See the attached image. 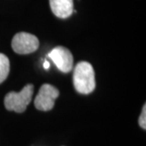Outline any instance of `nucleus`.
<instances>
[{
  "mask_svg": "<svg viewBox=\"0 0 146 146\" xmlns=\"http://www.w3.org/2000/svg\"><path fill=\"white\" fill-rule=\"evenodd\" d=\"M73 84L76 90L81 94L92 93L96 87L95 72L93 66L88 62L81 61L74 68Z\"/></svg>",
  "mask_w": 146,
  "mask_h": 146,
  "instance_id": "nucleus-1",
  "label": "nucleus"
},
{
  "mask_svg": "<svg viewBox=\"0 0 146 146\" xmlns=\"http://www.w3.org/2000/svg\"><path fill=\"white\" fill-rule=\"evenodd\" d=\"M34 86L29 84L25 85L21 92H10L4 98L6 109L13 110L16 113H22L26 110L28 105L30 103L33 94Z\"/></svg>",
  "mask_w": 146,
  "mask_h": 146,
  "instance_id": "nucleus-2",
  "label": "nucleus"
},
{
  "mask_svg": "<svg viewBox=\"0 0 146 146\" xmlns=\"http://www.w3.org/2000/svg\"><path fill=\"white\" fill-rule=\"evenodd\" d=\"M11 47L13 50L20 54H28L36 51L39 47V40L34 35L21 32L14 36Z\"/></svg>",
  "mask_w": 146,
  "mask_h": 146,
  "instance_id": "nucleus-3",
  "label": "nucleus"
},
{
  "mask_svg": "<svg viewBox=\"0 0 146 146\" xmlns=\"http://www.w3.org/2000/svg\"><path fill=\"white\" fill-rule=\"evenodd\" d=\"M59 95V91L51 84H43L34 100L36 109L42 111L50 110L54 106V101Z\"/></svg>",
  "mask_w": 146,
  "mask_h": 146,
  "instance_id": "nucleus-4",
  "label": "nucleus"
},
{
  "mask_svg": "<svg viewBox=\"0 0 146 146\" xmlns=\"http://www.w3.org/2000/svg\"><path fill=\"white\" fill-rule=\"evenodd\" d=\"M48 56L52 59L58 69L62 72H70L73 68L72 54L66 47L57 46L54 48Z\"/></svg>",
  "mask_w": 146,
  "mask_h": 146,
  "instance_id": "nucleus-5",
  "label": "nucleus"
},
{
  "mask_svg": "<svg viewBox=\"0 0 146 146\" xmlns=\"http://www.w3.org/2000/svg\"><path fill=\"white\" fill-rule=\"evenodd\" d=\"M52 12L58 18H68L73 12V0H50Z\"/></svg>",
  "mask_w": 146,
  "mask_h": 146,
  "instance_id": "nucleus-6",
  "label": "nucleus"
},
{
  "mask_svg": "<svg viewBox=\"0 0 146 146\" xmlns=\"http://www.w3.org/2000/svg\"><path fill=\"white\" fill-rule=\"evenodd\" d=\"M10 71V62L5 54L0 53V84L5 80Z\"/></svg>",
  "mask_w": 146,
  "mask_h": 146,
  "instance_id": "nucleus-7",
  "label": "nucleus"
},
{
  "mask_svg": "<svg viewBox=\"0 0 146 146\" xmlns=\"http://www.w3.org/2000/svg\"><path fill=\"white\" fill-rule=\"evenodd\" d=\"M139 125L141 126V128H143L144 130L146 129V105H144L142 112L141 115L139 117Z\"/></svg>",
  "mask_w": 146,
  "mask_h": 146,
  "instance_id": "nucleus-8",
  "label": "nucleus"
},
{
  "mask_svg": "<svg viewBox=\"0 0 146 146\" xmlns=\"http://www.w3.org/2000/svg\"><path fill=\"white\" fill-rule=\"evenodd\" d=\"M43 66H44V68H45V69L48 70L49 68H50V63H49L48 61H45V63H44V64H43Z\"/></svg>",
  "mask_w": 146,
  "mask_h": 146,
  "instance_id": "nucleus-9",
  "label": "nucleus"
}]
</instances>
